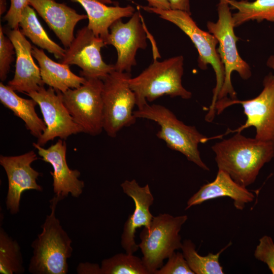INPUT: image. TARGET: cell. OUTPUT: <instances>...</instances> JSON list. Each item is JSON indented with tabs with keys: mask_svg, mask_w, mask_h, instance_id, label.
Instances as JSON below:
<instances>
[{
	"mask_svg": "<svg viewBox=\"0 0 274 274\" xmlns=\"http://www.w3.org/2000/svg\"><path fill=\"white\" fill-rule=\"evenodd\" d=\"M219 170L240 185L254 183L261 169L274 157V142L247 138L241 132L212 147Z\"/></svg>",
	"mask_w": 274,
	"mask_h": 274,
	"instance_id": "1",
	"label": "cell"
},
{
	"mask_svg": "<svg viewBox=\"0 0 274 274\" xmlns=\"http://www.w3.org/2000/svg\"><path fill=\"white\" fill-rule=\"evenodd\" d=\"M63 199L54 195L50 200V213L47 215L42 231L32 242V256L28 271L32 274H66L67 259L72 254V241L56 218L58 203Z\"/></svg>",
	"mask_w": 274,
	"mask_h": 274,
	"instance_id": "2",
	"label": "cell"
},
{
	"mask_svg": "<svg viewBox=\"0 0 274 274\" xmlns=\"http://www.w3.org/2000/svg\"><path fill=\"white\" fill-rule=\"evenodd\" d=\"M183 65L182 55L161 61L154 59L139 75L130 78L129 84L135 93L138 109L164 95L190 99L192 93L184 87L182 83Z\"/></svg>",
	"mask_w": 274,
	"mask_h": 274,
	"instance_id": "3",
	"label": "cell"
},
{
	"mask_svg": "<svg viewBox=\"0 0 274 274\" xmlns=\"http://www.w3.org/2000/svg\"><path fill=\"white\" fill-rule=\"evenodd\" d=\"M133 114L137 119H146L157 123L160 126L156 133L158 138L163 140L170 149L180 152L202 169L210 170L201 158L198 145L213 139L221 138L223 135L207 137L195 126L184 124L169 109L161 105L147 103L141 109L134 111Z\"/></svg>",
	"mask_w": 274,
	"mask_h": 274,
	"instance_id": "4",
	"label": "cell"
},
{
	"mask_svg": "<svg viewBox=\"0 0 274 274\" xmlns=\"http://www.w3.org/2000/svg\"><path fill=\"white\" fill-rule=\"evenodd\" d=\"M140 8L174 24L188 36L197 50V64L201 70H206L209 64L212 65L215 73L216 82L213 90L212 102L205 117L206 121L212 122L216 114L215 105L225 80L224 65L216 48L218 40L209 31L201 29L191 18V14L186 12L172 9L165 10L148 6H141Z\"/></svg>",
	"mask_w": 274,
	"mask_h": 274,
	"instance_id": "5",
	"label": "cell"
},
{
	"mask_svg": "<svg viewBox=\"0 0 274 274\" xmlns=\"http://www.w3.org/2000/svg\"><path fill=\"white\" fill-rule=\"evenodd\" d=\"M217 12V21L207 23L208 31L218 41L217 50L225 70V80L217 101L228 98V95L230 99L234 100L237 97L231 82L232 73L235 71L243 79L248 80L251 77L252 72L248 63L238 53L236 42L239 38L234 31L232 14L227 0H219Z\"/></svg>",
	"mask_w": 274,
	"mask_h": 274,
	"instance_id": "6",
	"label": "cell"
},
{
	"mask_svg": "<svg viewBox=\"0 0 274 274\" xmlns=\"http://www.w3.org/2000/svg\"><path fill=\"white\" fill-rule=\"evenodd\" d=\"M188 219L187 215L173 216L160 214L154 216L149 229L144 227L140 234L139 248L142 260L149 274H154L176 250L182 248L183 243L179 233Z\"/></svg>",
	"mask_w": 274,
	"mask_h": 274,
	"instance_id": "7",
	"label": "cell"
},
{
	"mask_svg": "<svg viewBox=\"0 0 274 274\" xmlns=\"http://www.w3.org/2000/svg\"><path fill=\"white\" fill-rule=\"evenodd\" d=\"M131 78L130 73L114 70L102 80L103 128L111 138H115L121 129L133 125L137 119L133 111L135 95L128 82Z\"/></svg>",
	"mask_w": 274,
	"mask_h": 274,
	"instance_id": "8",
	"label": "cell"
},
{
	"mask_svg": "<svg viewBox=\"0 0 274 274\" xmlns=\"http://www.w3.org/2000/svg\"><path fill=\"white\" fill-rule=\"evenodd\" d=\"M78 88L60 92L61 99L82 132L95 136L104 130L103 81L86 78Z\"/></svg>",
	"mask_w": 274,
	"mask_h": 274,
	"instance_id": "9",
	"label": "cell"
},
{
	"mask_svg": "<svg viewBox=\"0 0 274 274\" xmlns=\"http://www.w3.org/2000/svg\"><path fill=\"white\" fill-rule=\"evenodd\" d=\"M263 86L260 93L254 98L240 100L226 98L216 102L217 114L231 105L241 104L247 117L244 124L235 129H228L225 134L241 132L253 126L256 129L255 139L274 142V74L269 73L265 76Z\"/></svg>",
	"mask_w": 274,
	"mask_h": 274,
	"instance_id": "10",
	"label": "cell"
},
{
	"mask_svg": "<svg viewBox=\"0 0 274 274\" xmlns=\"http://www.w3.org/2000/svg\"><path fill=\"white\" fill-rule=\"evenodd\" d=\"M106 46L104 40L84 26L79 29L74 40L66 48L60 63L76 65L81 68L80 76L85 78L105 79L115 70L114 64H108L102 59L101 49Z\"/></svg>",
	"mask_w": 274,
	"mask_h": 274,
	"instance_id": "11",
	"label": "cell"
},
{
	"mask_svg": "<svg viewBox=\"0 0 274 274\" xmlns=\"http://www.w3.org/2000/svg\"><path fill=\"white\" fill-rule=\"evenodd\" d=\"M27 94L40 107L46 126L37 140L38 145L43 147L55 138L65 140L72 134L82 132L63 104L60 91L51 87L46 89L43 86L38 91Z\"/></svg>",
	"mask_w": 274,
	"mask_h": 274,
	"instance_id": "12",
	"label": "cell"
},
{
	"mask_svg": "<svg viewBox=\"0 0 274 274\" xmlns=\"http://www.w3.org/2000/svg\"><path fill=\"white\" fill-rule=\"evenodd\" d=\"M142 20L139 11H135L127 22H123L120 19L110 26L106 44L113 46L117 50L115 70L130 73L136 64L138 50L146 48V30Z\"/></svg>",
	"mask_w": 274,
	"mask_h": 274,
	"instance_id": "13",
	"label": "cell"
},
{
	"mask_svg": "<svg viewBox=\"0 0 274 274\" xmlns=\"http://www.w3.org/2000/svg\"><path fill=\"white\" fill-rule=\"evenodd\" d=\"M38 158L33 150L17 156H0V164L8 180L6 206L12 215L19 212L20 201L23 192L29 190H43L42 187L37 182L41 174L31 167L32 163Z\"/></svg>",
	"mask_w": 274,
	"mask_h": 274,
	"instance_id": "14",
	"label": "cell"
},
{
	"mask_svg": "<svg viewBox=\"0 0 274 274\" xmlns=\"http://www.w3.org/2000/svg\"><path fill=\"white\" fill-rule=\"evenodd\" d=\"M32 146L38 150L42 159L50 163L53 169L50 173L53 178V187L55 195L63 199L70 194L78 197L83 192L85 184L79 179L81 173L78 169L69 168L66 159V144L61 139L54 144L45 149L33 143Z\"/></svg>",
	"mask_w": 274,
	"mask_h": 274,
	"instance_id": "15",
	"label": "cell"
},
{
	"mask_svg": "<svg viewBox=\"0 0 274 274\" xmlns=\"http://www.w3.org/2000/svg\"><path fill=\"white\" fill-rule=\"evenodd\" d=\"M121 187L134 203V211L125 222L121 237V245L125 253L133 254L139 248L134 239L136 230L142 226L148 229L150 227L154 216L150 208L154 199L149 185L141 186L134 179L124 181Z\"/></svg>",
	"mask_w": 274,
	"mask_h": 274,
	"instance_id": "16",
	"label": "cell"
},
{
	"mask_svg": "<svg viewBox=\"0 0 274 274\" xmlns=\"http://www.w3.org/2000/svg\"><path fill=\"white\" fill-rule=\"evenodd\" d=\"M7 34L14 45L16 54L14 75L8 85L15 91L26 94L38 91L45 84L40 67L33 60L32 46L19 28L9 30Z\"/></svg>",
	"mask_w": 274,
	"mask_h": 274,
	"instance_id": "17",
	"label": "cell"
},
{
	"mask_svg": "<svg viewBox=\"0 0 274 274\" xmlns=\"http://www.w3.org/2000/svg\"><path fill=\"white\" fill-rule=\"evenodd\" d=\"M28 4L66 48L75 38L74 29L77 24L88 18L87 15L79 14L75 9L54 0H28Z\"/></svg>",
	"mask_w": 274,
	"mask_h": 274,
	"instance_id": "18",
	"label": "cell"
},
{
	"mask_svg": "<svg viewBox=\"0 0 274 274\" xmlns=\"http://www.w3.org/2000/svg\"><path fill=\"white\" fill-rule=\"evenodd\" d=\"M221 197H228L233 200L234 207L243 210L246 204L254 199V194L235 182L226 172L219 170L215 179L200 187L187 201L185 210L192 206Z\"/></svg>",
	"mask_w": 274,
	"mask_h": 274,
	"instance_id": "19",
	"label": "cell"
},
{
	"mask_svg": "<svg viewBox=\"0 0 274 274\" xmlns=\"http://www.w3.org/2000/svg\"><path fill=\"white\" fill-rule=\"evenodd\" d=\"M71 1L82 6L88 19L87 26L95 36L101 38L105 44L111 25L123 17H131L135 12L134 8L130 5L109 6L98 0Z\"/></svg>",
	"mask_w": 274,
	"mask_h": 274,
	"instance_id": "20",
	"label": "cell"
},
{
	"mask_svg": "<svg viewBox=\"0 0 274 274\" xmlns=\"http://www.w3.org/2000/svg\"><path fill=\"white\" fill-rule=\"evenodd\" d=\"M32 54L39 65L44 84L55 90L64 92L70 89L78 88L86 82L85 78L73 73L69 65L52 60L43 49L33 47Z\"/></svg>",
	"mask_w": 274,
	"mask_h": 274,
	"instance_id": "21",
	"label": "cell"
},
{
	"mask_svg": "<svg viewBox=\"0 0 274 274\" xmlns=\"http://www.w3.org/2000/svg\"><path fill=\"white\" fill-rule=\"evenodd\" d=\"M0 101L24 121L26 128L31 135L37 139L42 135L46 126L36 112L35 107L38 104L35 100L19 96L8 85L1 82Z\"/></svg>",
	"mask_w": 274,
	"mask_h": 274,
	"instance_id": "22",
	"label": "cell"
},
{
	"mask_svg": "<svg viewBox=\"0 0 274 274\" xmlns=\"http://www.w3.org/2000/svg\"><path fill=\"white\" fill-rule=\"evenodd\" d=\"M22 33L32 43L42 49L46 50L57 59H61L65 55L63 49L52 40L38 20L34 9L27 5L23 10L19 22Z\"/></svg>",
	"mask_w": 274,
	"mask_h": 274,
	"instance_id": "23",
	"label": "cell"
},
{
	"mask_svg": "<svg viewBox=\"0 0 274 274\" xmlns=\"http://www.w3.org/2000/svg\"><path fill=\"white\" fill-rule=\"evenodd\" d=\"M230 8L237 10L232 14L235 27L251 20L274 22V0H227Z\"/></svg>",
	"mask_w": 274,
	"mask_h": 274,
	"instance_id": "24",
	"label": "cell"
},
{
	"mask_svg": "<svg viewBox=\"0 0 274 274\" xmlns=\"http://www.w3.org/2000/svg\"><path fill=\"white\" fill-rule=\"evenodd\" d=\"M231 245L230 242L216 254L209 253L200 255L196 251L195 245L190 239H185L182 247V253L194 274H223V267L219 262L221 254Z\"/></svg>",
	"mask_w": 274,
	"mask_h": 274,
	"instance_id": "25",
	"label": "cell"
},
{
	"mask_svg": "<svg viewBox=\"0 0 274 274\" xmlns=\"http://www.w3.org/2000/svg\"><path fill=\"white\" fill-rule=\"evenodd\" d=\"M20 246L4 229L0 228V273L21 274L24 272Z\"/></svg>",
	"mask_w": 274,
	"mask_h": 274,
	"instance_id": "26",
	"label": "cell"
},
{
	"mask_svg": "<svg viewBox=\"0 0 274 274\" xmlns=\"http://www.w3.org/2000/svg\"><path fill=\"white\" fill-rule=\"evenodd\" d=\"M102 274H149L142 259L126 253L102 260Z\"/></svg>",
	"mask_w": 274,
	"mask_h": 274,
	"instance_id": "27",
	"label": "cell"
},
{
	"mask_svg": "<svg viewBox=\"0 0 274 274\" xmlns=\"http://www.w3.org/2000/svg\"><path fill=\"white\" fill-rule=\"evenodd\" d=\"M15 54L14 45L7 36H5L3 27L0 26V79L3 82L7 78L10 66Z\"/></svg>",
	"mask_w": 274,
	"mask_h": 274,
	"instance_id": "28",
	"label": "cell"
},
{
	"mask_svg": "<svg viewBox=\"0 0 274 274\" xmlns=\"http://www.w3.org/2000/svg\"><path fill=\"white\" fill-rule=\"evenodd\" d=\"M154 274H194L182 253L176 251L168 258L165 264Z\"/></svg>",
	"mask_w": 274,
	"mask_h": 274,
	"instance_id": "29",
	"label": "cell"
},
{
	"mask_svg": "<svg viewBox=\"0 0 274 274\" xmlns=\"http://www.w3.org/2000/svg\"><path fill=\"white\" fill-rule=\"evenodd\" d=\"M257 260L265 263L274 274V242L268 235H264L259 239L254 253Z\"/></svg>",
	"mask_w": 274,
	"mask_h": 274,
	"instance_id": "30",
	"label": "cell"
},
{
	"mask_svg": "<svg viewBox=\"0 0 274 274\" xmlns=\"http://www.w3.org/2000/svg\"><path fill=\"white\" fill-rule=\"evenodd\" d=\"M10 8L4 19L10 28H18L21 13L23 9L29 5L28 0H10Z\"/></svg>",
	"mask_w": 274,
	"mask_h": 274,
	"instance_id": "31",
	"label": "cell"
},
{
	"mask_svg": "<svg viewBox=\"0 0 274 274\" xmlns=\"http://www.w3.org/2000/svg\"><path fill=\"white\" fill-rule=\"evenodd\" d=\"M78 274H102L101 267L97 263L81 262L76 268Z\"/></svg>",
	"mask_w": 274,
	"mask_h": 274,
	"instance_id": "32",
	"label": "cell"
},
{
	"mask_svg": "<svg viewBox=\"0 0 274 274\" xmlns=\"http://www.w3.org/2000/svg\"><path fill=\"white\" fill-rule=\"evenodd\" d=\"M170 9L181 10L191 14L189 0H167Z\"/></svg>",
	"mask_w": 274,
	"mask_h": 274,
	"instance_id": "33",
	"label": "cell"
},
{
	"mask_svg": "<svg viewBox=\"0 0 274 274\" xmlns=\"http://www.w3.org/2000/svg\"><path fill=\"white\" fill-rule=\"evenodd\" d=\"M148 6L162 10H170V7L167 0H146Z\"/></svg>",
	"mask_w": 274,
	"mask_h": 274,
	"instance_id": "34",
	"label": "cell"
},
{
	"mask_svg": "<svg viewBox=\"0 0 274 274\" xmlns=\"http://www.w3.org/2000/svg\"><path fill=\"white\" fill-rule=\"evenodd\" d=\"M267 66L274 72V55H271L266 61Z\"/></svg>",
	"mask_w": 274,
	"mask_h": 274,
	"instance_id": "35",
	"label": "cell"
},
{
	"mask_svg": "<svg viewBox=\"0 0 274 274\" xmlns=\"http://www.w3.org/2000/svg\"><path fill=\"white\" fill-rule=\"evenodd\" d=\"M6 0H0V15H3L6 11Z\"/></svg>",
	"mask_w": 274,
	"mask_h": 274,
	"instance_id": "36",
	"label": "cell"
},
{
	"mask_svg": "<svg viewBox=\"0 0 274 274\" xmlns=\"http://www.w3.org/2000/svg\"><path fill=\"white\" fill-rule=\"evenodd\" d=\"M106 4H112L114 2L112 0H98Z\"/></svg>",
	"mask_w": 274,
	"mask_h": 274,
	"instance_id": "37",
	"label": "cell"
}]
</instances>
